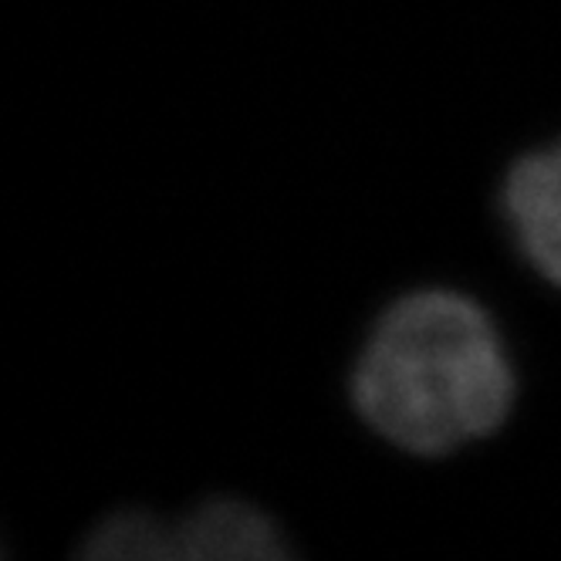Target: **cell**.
Here are the masks:
<instances>
[{"label":"cell","instance_id":"1","mask_svg":"<svg viewBox=\"0 0 561 561\" xmlns=\"http://www.w3.org/2000/svg\"><path fill=\"white\" fill-rule=\"evenodd\" d=\"M348 403L386 447L439 460L484 444L517 407V366L491 308L444 285L392 298L352 358Z\"/></svg>","mask_w":561,"mask_h":561},{"label":"cell","instance_id":"2","mask_svg":"<svg viewBox=\"0 0 561 561\" xmlns=\"http://www.w3.org/2000/svg\"><path fill=\"white\" fill-rule=\"evenodd\" d=\"M78 554L89 561H285L295 548L264 507L220 494L173 517L152 507L108 511Z\"/></svg>","mask_w":561,"mask_h":561},{"label":"cell","instance_id":"3","mask_svg":"<svg viewBox=\"0 0 561 561\" xmlns=\"http://www.w3.org/2000/svg\"><path fill=\"white\" fill-rule=\"evenodd\" d=\"M497 210L517 257L561 291V139L514 159L497 186Z\"/></svg>","mask_w":561,"mask_h":561}]
</instances>
